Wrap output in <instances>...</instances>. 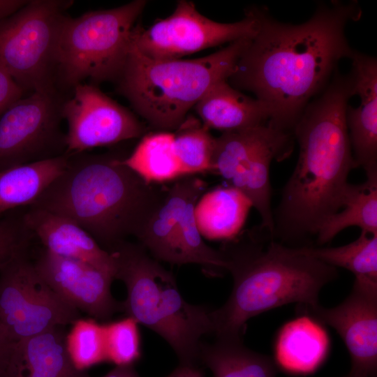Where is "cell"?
Masks as SVG:
<instances>
[{"label":"cell","mask_w":377,"mask_h":377,"mask_svg":"<svg viewBox=\"0 0 377 377\" xmlns=\"http://www.w3.org/2000/svg\"><path fill=\"white\" fill-rule=\"evenodd\" d=\"M256 33L228 79L237 89L253 92L269 111L267 124L290 132L311 99L331 80L339 61L353 50L345 34L362 10L357 1L319 3L301 24L274 19L267 8H252Z\"/></svg>","instance_id":"1"},{"label":"cell","mask_w":377,"mask_h":377,"mask_svg":"<svg viewBox=\"0 0 377 377\" xmlns=\"http://www.w3.org/2000/svg\"><path fill=\"white\" fill-rule=\"evenodd\" d=\"M354 85L351 72L344 75L337 68L293 130L299 158L274 219L273 234L284 240L316 235L320 224L342 207L348 174L356 168L346 119Z\"/></svg>","instance_id":"2"},{"label":"cell","mask_w":377,"mask_h":377,"mask_svg":"<svg viewBox=\"0 0 377 377\" xmlns=\"http://www.w3.org/2000/svg\"><path fill=\"white\" fill-rule=\"evenodd\" d=\"M124 157L68 154L64 170L30 208L71 220L108 252L129 237L138 239L167 188L146 182L122 163Z\"/></svg>","instance_id":"3"},{"label":"cell","mask_w":377,"mask_h":377,"mask_svg":"<svg viewBox=\"0 0 377 377\" xmlns=\"http://www.w3.org/2000/svg\"><path fill=\"white\" fill-rule=\"evenodd\" d=\"M221 251L233 288L226 303L211 311L216 339H242L247 320L272 309L318 304L321 288L337 276L336 267L274 241L237 242Z\"/></svg>","instance_id":"4"},{"label":"cell","mask_w":377,"mask_h":377,"mask_svg":"<svg viewBox=\"0 0 377 377\" xmlns=\"http://www.w3.org/2000/svg\"><path fill=\"white\" fill-rule=\"evenodd\" d=\"M251 38L203 57L172 60L146 57L131 42L117 90L153 128L175 131L214 84L228 80Z\"/></svg>","instance_id":"5"},{"label":"cell","mask_w":377,"mask_h":377,"mask_svg":"<svg viewBox=\"0 0 377 377\" xmlns=\"http://www.w3.org/2000/svg\"><path fill=\"white\" fill-rule=\"evenodd\" d=\"M116 279L126 288L121 311L164 339L180 363L199 361L200 339L213 334L209 309L187 302L173 275L140 243L124 241L109 252Z\"/></svg>","instance_id":"6"},{"label":"cell","mask_w":377,"mask_h":377,"mask_svg":"<svg viewBox=\"0 0 377 377\" xmlns=\"http://www.w3.org/2000/svg\"><path fill=\"white\" fill-rule=\"evenodd\" d=\"M147 1L66 15L61 24L57 53V87L70 94L86 80L98 86L115 82L120 76L131 46L135 24Z\"/></svg>","instance_id":"7"},{"label":"cell","mask_w":377,"mask_h":377,"mask_svg":"<svg viewBox=\"0 0 377 377\" xmlns=\"http://www.w3.org/2000/svg\"><path fill=\"white\" fill-rule=\"evenodd\" d=\"M73 3L28 0L0 22V63L24 93L59 90L58 40L66 11Z\"/></svg>","instance_id":"8"},{"label":"cell","mask_w":377,"mask_h":377,"mask_svg":"<svg viewBox=\"0 0 377 377\" xmlns=\"http://www.w3.org/2000/svg\"><path fill=\"white\" fill-rule=\"evenodd\" d=\"M293 134L268 124L223 132L215 138L212 172L240 191L259 213L262 226L273 235L269 168L274 159L287 157Z\"/></svg>","instance_id":"9"},{"label":"cell","mask_w":377,"mask_h":377,"mask_svg":"<svg viewBox=\"0 0 377 377\" xmlns=\"http://www.w3.org/2000/svg\"><path fill=\"white\" fill-rule=\"evenodd\" d=\"M80 313L38 275L27 251L0 270V328L17 342L57 326L72 325Z\"/></svg>","instance_id":"10"},{"label":"cell","mask_w":377,"mask_h":377,"mask_svg":"<svg viewBox=\"0 0 377 377\" xmlns=\"http://www.w3.org/2000/svg\"><path fill=\"white\" fill-rule=\"evenodd\" d=\"M258 19L252 8L245 17L232 23L215 22L201 14L194 3L178 1L173 13L147 28L135 25L131 42L142 55L151 59L172 60L219 46L252 38Z\"/></svg>","instance_id":"11"},{"label":"cell","mask_w":377,"mask_h":377,"mask_svg":"<svg viewBox=\"0 0 377 377\" xmlns=\"http://www.w3.org/2000/svg\"><path fill=\"white\" fill-rule=\"evenodd\" d=\"M59 90L22 97L0 117V172L66 154Z\"/></svg>","instance_id":"12"},{"label":"cell","mask_w":377,"mask_h":377,"mask_svg":"<svg viewBox=\"0 0 377 377\" xmlns=\"http://www.w3.org/2000/svg\"><path fill=\"white\" fill-rule=\"evenodd\" d=\"M61 112L67 124L66 154L138 138L145 131L131 111L89 83L72 89L62 103Z\"/></svg>","instance_id":"13"},{"label":"cell","mask_w":377,"mask_h":377,"mask_svg":"<svg viewBox=\"0 0 377 377\" xmlns=\"http://www.w3.org/2000/svg\"><path fill=\"white\" fill-rule=\"evenodd\" d=\"M297 306L298 313L332 327L339 334L351 359L348 374L376 377L377 281L355 279L350 294L332 308L319 304Z\"/></svg>","instance_id":"14"},{"label":"cell","mask_w":377,"mask_h":377,"mask_svg":"<svg viewBox=\"0 0 377 377\" xmlns=\"http://www.w3.org/2000/svg\"><path fill=\"white\" fill-rule=\"evenodd\" d=\"M38 275L66 302L96 320L121 311L111 293L114 279L88 263L55 256L43 249L33 262Z\"/></svg>","instance_id":"15"},{"label":"cell","mask_w":377,"mask_h":377,"mask_svg":"<svg viewBox=\"0 0 377 377\" xmlns=\"http://www.w3.org/2000/svg\"><path fill=\"white\" fill-rule=\"evenodd\" d=\"M355 95L360 98L357 108L348 105L346 124L356 167L367 179L377 178V59L353 50L350 57Z\"/></svg>","instance_id":"16"},{"label":"cell","mask_w":377,"mask_h":377,"mask_svg":"<svg viewBox=\"0 0 377 377\" xmlns=\"http://www.w3.org/2000/svg\"><path fill=\"white\" fill-rule=\"evenodd\" d=\"M22 221L47 251L88 263L114 279L116 269L112 255L71 220L54 213L30 208L22 216Z\"/></svg>","instance_id":"17"},{"label":"cell","mask_w":377,"mask_h":377,"mask_svg":"<svg viewBox=\"0 0 377 377\" xmlns=\"http://www.w3.org/2000/svg\"><path fill=\"white\" fill-rule=\"evenodd\" d=\"M206 183L195 175L175 180L138 237L156 260L184 264L178 243V228L184 208L195 193H204Z\"/></svg>","instance_id":"18"},{"label":"cell","mask_w":377,"mask_h":377,"mask_svg":"<svg viewBox=\"0 0 377 377\" xmlns=\"http://www.w3.org/2000/svg\"><path fill=\"white\" fill-rule=\"evenodd\" d=\"M330 338L323 324L306 315L284 324L274 342V360L277 367L294 374H307L324 362Z\"/></svg>","instance_id":"19"},{"label":"cell","mask_w":377,"mask_h":377,"mask_svg":"<svg viewBox=\"0 0 377 377\" xmlns=\"http://www.w3.org/2000/svg\"><path fill=\"white\" fill-rule=\"evenodd\" d=\"M193 108L204 126L222 133L263 125L269 119L263 102L242 93L228 80L214 84Z\"/></svg>","instance_id":"20"},{"label":"cell","mask_w":377,"mask_h":377,"mask_svg":"<svg viewBox=\"0 0 377 377\" xmlns=\"http://www.w3.org/2000/svg\"><path fill=\"white\" fill-rule=\"evenodd\" d=\"M66 334L57 326L16 342L13 377H91L73 362Z\"/></svg>","instance_id":"21"},{"label":"cell","mask_w":377,"mask_h":377,"mask_svg":"<svg viewBox=\"0 0 377 377\" xmlns=\"http://www.w3.org/2000/svg\"><path fill=\"white\" fill-rule=\"evenodd\" d=\"M249 200L238 189L218 187L202 194L194 207V217L202 237L209 240H232L243 228Z\"/></svg>","instance_id":"22"},{"label":"cell","mask_w":377,"mask_h":377,"mask_svg":"<svg viewBox=\"0 0 377 377\" xmlns=\"http://www.w3.org/2000/svg\"><path fill=\"white\" fill-rule=\"evenodd\" d=\"M68 154L0 172V216L31 205L66 168Z\"/></svg>","instance_id":"23"},{"label":"cell","mask_w":377,"mask_h":377,"mask_svg":"<svg viewBox=\"0 0 377 377\" xmlns=\"http://www.w3.org/2000/svg\"><path fill=\"white\" fill-rule=\"evenodd\" d=\"M199 361L214 377H276L277 374L273 358L249 349L242 339H216L212 343H201Z\"/></svg>","instance_id":"24"},{"label":"cell","mask_w":377,"mask_h":377,"mask_svg":"<svg viewBox=\"0 0 377 377\" xmlns=\"http://www.w3.org/2000/svg\"><path fill=\"white\" fill-rule=\"evenodd\" d=\"M122 163L149 184L175 181L186 175L175 154L174 134L169 131L144 135Z\"/></svg>","instance_id":"25"},{"label":"cell","mask_w":377,"mask_h":377,"mask_svg":"<svg viewBox=\"0 0 377 377\" xmlns=\"http://www.w3.org/2000/svg\"><path fill=\"white\" fill-rule=\"evenodd\" d=\"M341 208L342 211L333 214L319 226L316 235L320 245L351 226L377 235V179H367L357 185L350 184Z\"/></svg>","instance_id":"26"},{"label":"cell","mask_w":377,"mask_h":377,"mask_svg":"<svg viewBox=\"0 0 377 377\" xmlns=\"http://www.w3.org/2000/svg\"><path fill=\"white\" fill-rule=\"evenodd\" d=\"M295 249L327 265L350 271L356 279L377 281V235L362 231L357 239L344 246Z\"/></svg>","instance_id":"27"},{"label":"cell","mask_w":377,"mask_h":377,"mask_svg":"<svg viewBox=\"0 0 377 377\" xmlns=\"http://www.w3.org/2000/svg\"><path fill=\"white\" fill-rule=\"evenodd\" d=\"M175 131V151L184 174L212 172L215 138L209 129L188 114Z\"/></svg>","instance_id":"28"},{"label":"cell","mask_w":377,"mask_h":377,"mask_svg":"<svg viewBox=\"0 0 377 377\" xmlns=\"http://www.w3.org/2000/svg\"><path fill=\"white\" fill-rule=\"evenodd\" d=\"M202 193L192 195L184 208L178 228V243L184 264L200 265L207 272L216 275L227 271V261L221 250H216L205 243L198 229L193 212Z\"/></svg>","instance_id":"29"},{"label":"cell","mask_w":377,"mask_h":377,"mask_svg":"<svg viewBox=\"0 0 377 377\" xmlns=\"http://www.w3.org/2000/svg\"><path fill=\"white\" fill-rule=\"evenodd\" d=\"M66 334V346L74 364L80 370L107 361L103 324L94 318H80Z\"/></svg>","instance_id":"30"},{"label":"cell","mask_w":377,"mask_h":377,"mask_svg":"<svg viewBox=\"0 0 377 377\" xmlns=\"http://www.w3.org/2000/svg\"><path fill=\"white\" fill-rule=\"evenodd\" d=\"M103 326L107 361L116 366L133 365L141 355L138 323L126 316Z\"/></svg>","instance_id":"31"},{"label":"cell","mask_w":377,"mask_h":377,"mask_svg":"<svg viewBox=\"0 0 377 377\" xmlns=\"http://www.w3.org/2000/svg\"><path fill=\"white\" fill-rule=\"evenodd\" d=\"M22 219L0 220V270L16 256L28 250L32 235Z\"/></svg>","instance_id":"32"},{"label":"cell","mask_w":377,"mask_h":377,"mask_svg":"<svg viewBox=\"0 0 377 377\" xmlns=\"http://www.w3.org/2000/svg\"><path fill=\"white\" fill-rule=\"evenodd\" d=\"M24 91L0 63V117L24 96Z\"/></svg>","instance_id":"33"},{"label":"cell","mask_w":377,"mask_h":377,"mask_svg":"<svg viewBox=\"0 0 377 377\" xmlns=\"http://www.w3.org/2000/svg\"><path fill=\"white\" fill-rule=\"evenodd\" d=\"M15 343L16 342L0 328V377H13Z\"/></svg>","instance_id":"34"},{"label":"cell","mask_w":377,"mask_h":377,"mask_svg":"<svg viewBox=\"0 0 377 377\" xmlns=\"http://www.w3.org/2000/svg\"><path fill=\"white\" fill-rule=\"evenodd\" d=\"M167 377H205V374L197 364L180 363Z\"/></svg>","instance_id":"35"},{"label":"cell","mask_w":377,"mask_h":377,"mask_svg":"<svg viewBox=\"0 0 377 377\" xmlns=\"http://www.w3.org/2000/svg\"><path fill=\"white\" fill-rule=\"evenodd\" d=\"M28 0H0V22L27 3Z\"/></svg>","instance_id":"36"},{"label":"cell","mask_w":377,"mask_h":377,"mask_svg":"<svg viewBox=\"0 0 377 377\" xmlns=\"http://www.w3.org/2000/svg\"><path fill=\"white\" fill-rule=\"evenodd\" d=\"M101 377H140L133 365L116 366Z\"/></svg>","instance_id":"37"},{"label":"cell","mask_w":377,"mask_h":377,"mask_svg":"<svg viewBox=\"0 0 377 377\" xmlns=\"http://www.w3.org/2000/svg\"><path fill=\"white\" fill-rule=\"evenodd\" d=\"M344 377H354V376H352L350 374H348L347 376H345Z\"/></svg>","instance_id":"38"}]
</instances>
